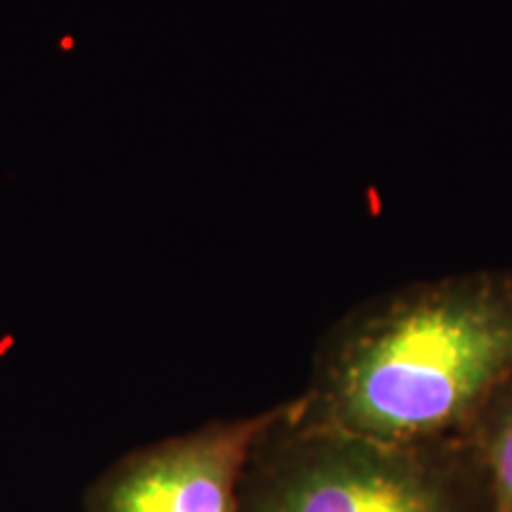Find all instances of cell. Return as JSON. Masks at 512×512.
Instances as JSON below:
<instances>
[{
    "label": "cell",
    "mask_w": 512,
    "mask_h": 512,
    "mask_svg": "<svg viewBox=\"0 0 512 512\" xmlns=\"http://www.w3.org/2000/svg\"><path fill=\"white\" fill-rule=\"evenodd\" d=\"M275 408L216 420L128 453L88 491L86 512H240V479Z\"/></svg>",
    "instance_id": "3"
},
{
    "label": "cell",
    "mask_w": 512,
    "mask_h": 512,
    "mask_svg": "<svg viewBox=\"0 0 512 512\" xmlns=\"http://www.w3.org/2000/svg\"><path fill=\"white\" fill-rule=\"evenodd\" d=\"M240 512H496L465 437L382 441L275 406L240 479Z\"/></svg>",
    "instance_id": "2"
},
{
    "label": "cell",
    "mask_w": 512,
    "mask_h": 512,
    "mask_svg": "<svg viewBox=\"0 0 512 512\" xmlns=\"http://www.w3.org/2000/svg\"><path fill=\"white\" fill-rule=\"evenodd\" d=\"M512 373V268L377 294L320 339L294 415L382 441L463 437Z\"/></svg>",
    "instance_id": "1"
},
{
    "label": "cell",
    "mask_w": 512,
    "mask_h": 512,
    "mask_svg": "<svg viewBox=\"0 0 512 512\" xmlns=\"http://www.w3.org/2000/svg\"><path fill=\"white\" fill-rule=\"evenodd\" d=\"M463 437L482 460L496 512H512V373L484 401Z\"/></svg>",
    "instance_id": "4"
}]
</instances>
